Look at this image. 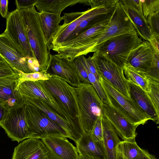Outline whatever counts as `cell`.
I'll use <instances>...</instances> for the list:
<instances>
[{
    "mask_svg": "<svg viewBox=\"0 0 159 159\" xmlns=\"http://www.w3.org/2000/svg\"><path fill=\"white\" fill-rule=\"evenodd\" d=\"M123 70L127 80L139 86L147 93L149 92V82L145 74L137 70L128 63L124 65Z\"/></svg>",
    "mask_w": 159,
    "mask_h": 159,
    "instance_id": "26",
    "label": "cell"
},
{
    "mask_svg": "<svg viewBox=\"0 0 159 159\" xmlns=\"http://www.w3.org/2000/svg\"><path fill=\"white\" fill-rule=\"evenodd\" d=\"M24 101L39 109L50 119L59 125L67 133L69 138L75 143L79 140L80 138L69 123L51 110L43 102L37 99L30 98L25 99Z\"/></svg>",
    "mask_w": 159,
    "mask_h": 159,
    "instance_id": "22",
    "label": "cell"
},
{
    "mask_svg": "<svg viewBox=\"0 0 159 159\" xmlns=\"http://www.w3.org/2000/svg\"><path fill=\"white\" fill-rule=\"evenodd\" d=\"M76 58L85 68L88 74L89 80L90 83L94 87L102 101L104 104H108L106 95L100 85L99 82L97 80L94 75L90 71L86 65L85 59V57L84 55H82Z\"/></svg>",
    "mask_w": 159,
    "mask_h": 159,
    "instance_id": "28",
    "label": "cell"
},
{
    "mask_svg": "<svg viewBox=\"0 0 159 159\" xmlns=\"http://www.w3.org/2000/svg\"><path fill=\"white\" fill-rule=\"evenodd\" d=\"M99 82L108 104L131 123L139 126L150 120L132 98L125 97L100 76Z\"/></svg>",
    "mask_w": 159,
    "mask_h": 159,
    "instance_id": "6",
    "label": "cell"
},
{
    "mask_svg": "<svg viewBox=\"0 0 159 159\" xmlns=\"http://www.w3.org/2000/svg\"><path fill=\"white\" fill-rule=\"evenodd\" d=\"M103 113L114 128L116 134L123 140L135 139L136 128L109 104H104Z\"/></svg>",
    "mask_w": 159,
    "mask_h": 159,
    "instance_id": "15",
    "label": "cell"
},
{
    "mask_svg": "<svg viewBox=\"0 0 159 159\" xmlns=\"http://www.w3.org/2000/svg\"><path fill=\"white\" fill-rule=\"evenodd\" d=\"M9 108L0 101V125L7 114Z\"/></svg>",
    "mask_w": 159,
    "mask_h": 159,
    "instance_id": "42",
    "label": "cell"
},
{
    "mask_svg": "<svg viewBox=\"0 0 159 159\" xmlns=\"http://www.w3.org/2000/svg\"><path fill=\"white\" fill-rule=\"evenodd\" d=\"M116 159H128L120 152L117 151Z\"/></svg>",
    "mask_w": 159,
    "mask_h": 159,
    "instance_id": "45",
    "label": "cell"
},
{
    "mask_svg": "<svg viewBox=\"0 0 159 159\" xmlns=\"http://www.w3.org/2000/svg\"><path fill=\"white\" fill-rule=\"evenodd\" d=\"M159 12L154 13L149 15L147 19L152 36L159 38Z\"/></svg>",
    "mask_w": 159,
    "mask_h": 159,
    "instance_id": "32",
    "label": "cell"
},
{
    "mask_svg": "<svg viewBox=\"0 0 159 159\" xmlns=\"http://www.w3.org/2000/svg\"><path fill=\"white\" fill-rule=\"evenodd\" d=\"M99 76L126 97L131 99L129 86L123 69L98 52L91 57Z\"/></svg>",
    "mask_w": 159,
    "mask_h": 159,
    "instance_id": "8",
    "label": "cell"
},
{
    "mask_svg": "<svg viewBox=\"0 0 159 159\" xmlns=\"http://www.w3.org/2000/svg\"><path fill=\"white\" fill-rule=\"evenodd\" d=\"M102 116V115L100 116L96 120L90 134L93 139L99 142H102L103 141Z\"/></svg>",
    "mask_w": 159,
    "mask_h": 159,
    "instance_id": "34",
    "label": "cell"
},
{
    "mask_svg": "<svg viewBox=\"0 0 159 159\" xmlns=\"http://www.w3.org/2000/svg\"><path fill=\"white\" fill-rule=\"evenodd\" d=\"M28 39L40 71H47L50 58V48L42 27L39 12L35 6L19 11Z\"/></svg>",
    "mask_w": 159,
    "mask_h": 159,
    "instance_id": "1",
    "label": "cell"
},
{
    "mask_svg": "<svg viewBox=\"0 0 159 159\" xmlns=\"http://www.w3.org/2000/svg\"><path fill=\"white\" fill-rule=\"evenodd\" d=\"M85 61L86 65L90 71L93 73L96 77L97 80L99 81L100 76L98 72L95 64L91 58V57L85 58Z\"/></svg>",
    "mask_w": 159,
    "mask_h": 159,
    "instance_id": "40",
    "label": "cell"
},
{
    "mask_svg": "<svg viewBox=\"0 0 159 159\" xmlns=\"http://www.w3.org/2000/svg\"><path fill=\"white\" fill-rule=\"evenodd\" d=\"M38 0H16L15 1L16 10L20 11L22 9L30 8L35 6Z\"/></svg>",
    "mask_w": 159,
    "mask_h": 159,
    "instance_id": "39",
    "label": "cell"
},
{
    "mask_svg": "<svg viewBox=\"0 0 159 159\" xmlns=\"http://www.w3.org/2000/svg\"><path fill=\"white\" fill-rule=\"evenodd\" d=\"M12 159H56L41 139H27L14 148Z\"/></svg>",
    "mask_w": 159,
    "mask_h": 159,
    "instance_id": "14",
    "label": "cell"
},
{
    "mask_svg": "<svg viewBox=\"0 0 159 159\" xmlns=\"http://www.w3.org/2000/svg\"><path fill=\"white\" fill-rule=\"evenodd\" d=\"M136 30L130 19L119 2L116 6L108 24L101 33L93 37L77 52L75 57L97 52L101 46L107 40Z\"/></svg>",
    "mask_w": 159,
    "mask_h": 159,
    "instance_id": "4",
    "label": "cell"
},
{
    "mask_svg": "<svg viewBox=\"0 0 159 159\" xmlns=\"http://www.w3.org/2000/svg\"><path fill=\"white\" fill-rule=\"evenodd\" d=\"M143 150L138 145L135 139L121 141L117 147V150L128 159H138Z\"/></svg>",
    "mask_w": 159,
    "mask_h": 159,
    "instance_id": "27",
    "label": "cell"
},
{
    "mask_svg": "<svg viewBox=\"0 0 159 159\" xmlns=\"http://www.w3.org/2000/svg\"><path fill=\"white\" fill-rule=\"evenodd\" d=\"M16 73L0 55V78L13 75Z\"/></svg>",
    "mask_w": 159,
    "mask_h": 159,
    "instance_id": "37",
    "label": "cell"
},
{
    "mask_svg": "<svg viewBox=\"0 0 159 159\" xmlns=\"http://www.w3.org/2000/svg\"><path fill=\"white\" fill-rule=\"evenodd\" d=\"M76 144L79 155L92 159H106L103 142L95 141L89 133L84 132Z\"/></svg>",
    "mask_w": 159,
    "mask_h": 159,
    "instance_id": "20",
    "label": "cell"
},
{
    "mask_svg": "<svg viewBox=\"0 0 159 159\" xmlns=\"http://www.w3.org/2000/svg\"><path fill=\"white\" fill-rule=\"evenodd\" d=\"M148 80L149 82L150 92L148 93L157 112L159 113V82Z\"/></svg>",
    "mask_w": 159,
    "mask_h": 159,
    "instance_id": "31",
    "label": "cell"
},
{
    "mask_svg": "<svg viewBox=\"0 0 159 159\" xmlns=\"http://www.w3.org/2000/svg\"><path fill=\"white\" fill-rule=\"evenodd\" d=\"M47 72L59 76L74 87L81 83L75 69L73 60L63 57L58 53L50 54Z\"/></svg>",
    "mask_w": 159,
    "mask_h": 159,
    "instance_id": "13",
    "label": "cell"
},
{
    "mask_svg": "<svg viewBox=\"0 0 159 159\" xmlns=\"http://www.w3.org/2000/svg\"><path fill=\"white\" fill-rule=\"evenodd\" d=\"M138 159H157L153 155L147 150L143 149L142 153Z\"/></svg>",
    "mask_w": 159,
    "mask_h": 159,
    "instance_id": "44",
    "label": "cell"
},
{
    "mask_svg": "<svg viewBox=\"0 0 159 159\" xmlns=\"http://www.w3.org/2000/svg\"><path fill=\"white\" fill-rule=\"evenodd\" d=\"M16 73L13 75L0 78V101L9 108L24 102L18 89L19 76Z\"/></svg>",
    "mask_w": 159,
    "mask_h": 159,
    "instance_id": "16",
    "label": "cell"
},
{
    "mask_svg": "<svg viewBox=\"0 0 159 159\" xmlns=\"http://www.w3.org/2000/svg\"><path fill=\"white\" fill-rule=\"evenodd\" d=\"M4 33L28 58H35L18 10L8 12Z\"/></svg>",
    "mask_w": 159,
    "mask_h": 159,
    "instance_id": "11",
    "label": "cell"
},
{
    "mask_svg": "<svg viewBox=\"0 0 159 159\" xmlns=\"http://www.w3.org/2000/svg\"><path fill=\"white\" fill-rule=\"evenodd\" d=\"M156 53L150 42L145 41L130 52L126 63L147 74L150 70Z\"/></svg>",
    "mask_w": 159,
    "mask_h": 159,
    "instance_id": "17",
    "label": "cell"
},
{
    "mask_svg": "<svg viewBox=\"0 0 159 159\" xmlns=\"http://www.w3.org/2000/svg\"><path fill=\"white\" fill-rule=\"evenodd\" d=\"M119 0H88L86 5L90 6L91 8L104 7L110 8L115 6Z\"/></svg>",
    "mask_w": 159,
    "mask_h": 159,
    "instance_id": "36",
    "label": "cell"
},
{
    "mask_svg": "<svg viewBox=\"0 0 159 159\" xmlns=\"http://www.w3.org/2000/svg\"><path fill=\"white\" fill-rule=\"evenodd\" d=\"M0 55L13 70L16 69L25 73H33L28 58L4 32L0 34Z\"/></svg>",
    "mask_w": 159,
    "mask_h": 159,
    "instance_id": "12",
    "label": "cell"
},
{
    "mask_svg": "<svg viewBox=\"0 0 159 159\" xmlns=\"http://www.w3.org/2000/svg\"><path fill=\"white\" fill-rule=\"evenodd\" d=\"M56 159H78L76 148L67 138L50 136L41 139Z\"/></svg>",
    "mask_w": 159,
    "mask_h": 159,
    "instance_id": "18",
    "label": "cell"
},
{
    "mask_svg": "<svg viewBox=\"0 0 159 159\" xmlns=\"http://www.w3.org/2000/svg\"><path fill=\"white\" fill-rule=\"evenodd\" d=\"M75 89L79 124L84 132L91 134L96 120L103 114L104 103L90 84L80 83Z\"/></svg>",
    "mask_w": 159,
    "mask_h": 159,
    "instance_id": "2",
    "label": "cell"
},
{
    "mask_svg": "<svg viewBox=\"0 0 159 159\" xmlns=\"http://www.w3.org/2000/svg\"><path fill=\"white\" fill-rule=\"evenodd\" d=\"M24 106L29 138L42 139L50 136L69 138L65 131L43 112L25 101Z\"/></svg>",
    "mask_w": 159,
    "mask_h": 159,
    "instance_id": "7",
    "label": "cell"
},
{
    "mask_svg": "<svg viewBox=\"0 0 159 159\" xmlns=\"http://www.w3.org/2000/svg\"><path fill=\"white\" fill-rule=\"evenodd\" d=\"M8 0H0V14L2 17L6 18L8 13Z\"/></svg>",
    "mask_w": 159,
    "mask_h": 159,
    "instance_id": "41",
    "label": "cell"
},
{
    "mask_svg": "<svg viewBox=\"0 0 159 159\" xmlns=\"http://www.w3.org/2000/svg\"><path fill=\"white\" fill-rule=\"evenodd\" d=\"M127 81L131 98L150 118V120L158 124L159 113L157 112L148 93L139 86L130 81Z\"/></svg>",
    "mask_w": 159,
    "mask_h": 159,
    "instance_id": "19",
    "label": "cell"
},
{
    "mask_svg": "<svg viewBox=\"0 0 159 159\" xmlns=\"http://www.w3.org/2000/svg\"><path fill=\"white\" fill-rule=\"evenodd\" d=\"M150 42L155 49L156 52L159 54V38H156L152 36Z\"/></svg>",
    "mask_w": 159,
    "mask_h": 159,
    "instance_id": "43",
    "label": "cell"
},
{
    "mask_svg": "<svg viewBox=\"0 0 159 159\" xmlns=\"http://www.w3.org/2000/svg\"><path fill=\"white\" fill-rule=\"evenodd\" d=\"M143 16L147 20L150 15L159 12V0H141Z\"/></svg>",
    "mask_w": 159,
    "mask_h": 159,
    "instance_id": "30",
    "label": "cell"
},
{
    "mask_svg": "<svg viewBox=\"0 0 159 159\" xmlns=\"http://www.w3.org/2000/svg\"><path fill=\"white\" fill-rule=\"evenodd\" d=\"M102 118L103 143L106 159H116L117 147L121 140L113 126L103 113Z\"/></svg>",
    "mask_w": 159,
    "mask_h": 159,
    "instance_id": "21",
    "label": "cell"
},
{
    "mask_svg": "<svg viewBox=\"0 0 159 159\" xmlns=\"http://www.w3.org/2000/svg\"><path fill=\"white\" fill-rule=\"evenodd\" d=\"M149 80L159 82V54L156 53L149 72L145 74Z\"/></svg>",
    "mask_w": 159,
    "mask_h": 159,
    "instance_id": "33",
    "label": "cell"
},
{
    "mask_svg": "<svg viewBox=\"0 0 159 159\" xmlns=\"http://www.w3.org/2000/svg\"><path fill=\"white\" fill-rule=\"evenodd\" d=\"M18 89L24 100L30 98L37 99L43 102L69 123L80 139L84 132L78 122L71 117L60 101L44 85L41 80L23 81L19 84Z\"/></svg>",
    "mask_w": 159,
    "mask_h": 159,
    "instance_id": "3",
    "label": "cell"
},
{
    "mask_svg": "<svg viewBox=\"0 0 159 159\" xmlns=\"http://www.w3.org/2000/svg\"><path fill=\"white\" fill-rule=\"evenodd\" d=\"M0 126L12 141L18 143L29 138L24 104L9 108Z\"/></svg>",
    "mask_w": 159,
    "mask_h": 159,
    "instance_id": "10",
    "label": "cell"
},
{
    "mask_svg": "<svg viewBox=\"0 0 159 159\" xmlns=\"http://www.w3.org/2000/svg\"><path fill=\"white\" fill-rule=\"evenodd\" d=\"M142 42L136 31L125 33L105 42L98 52L123 69L130 52Z\"/></svg>",
    "mask_w": 159,
    "mask_h": 159,
    "instance_id": "5",
    "label": "cell"
},
{
    "mask_svg": "<svg viewBox=\"0 0 159 159\" xmlns=\"http://www.w3.org/2000/svg\"><path fill=\"white\" fill-rule=\"evenodd\" d=\"M13 70L15 73H17L19 76V84L22 82L25 81H36L39 80H48L52 76V75L46 71H39L30 73H25L16 69H14Z\"/></svg>",
    "mask_w": 159,
    "mask_h": 159,
    "instance_id": "29",
    "label": "cell"
},
{
    "mask_svg": "<svg viewBox=\"0 0 159 159\" xmlns=\"http://www.w3.org/2000/svg\"><path fill=\"white\" fill-rule=\"evenodd\" d=\"M119 2L123 5L134 9L143 15L142 3L140 0H120Z\"/></svg>",
    "mask_w": 159,
    "mask_h": 159,
    "instance_id": "38",
    "label": "cell"
},
{
    "mask_svg": "<svg viewBox=\"0 0 159 159\" xmlns=\"http://www.w3.org/2000/svg\"><path fill=\"white\" fill-rule=\"evenodd\" d=\"M78 159H92L90 158L84 157L82 156H81L80 155H79V156Z\"/></svg>",
    "mask_w": 159,
    "mask_h": 159,
    "instance_id": "46",
    "label": "cell"
},
{
    "mask_svg": "<svg viewBox=\"0 0 159 159\" xmlns=\"http://www.w3.org/2000/svg\"><path fill=\"white\" fill-rule=\"evenodd\" d=\"M41 26L48 45L50 47L53 37L59 30L63 20L61 14L44 11L39 12Z\"/></svg>",
    "mask_w": 159,
    "mask_h": 159,
    "instance_id": "23",
    "label": "cell"
},
{
    "mask_svg": "<svg viewBox=\"0 0 159 159\" xmlns=\"http://www.w3.org/2000/svg\"><path fill=\"white\" fill-rule=\"evenodd\" d=\"M88 0H38L35 6L39 12L60 13L69 6L78 3L86 5Z\"/></svg>",
    "mask_w": 159,
    "mask_h": 159,
    "instance_id": "25",
    "label": "cell"
},
{
    "mask_svg": "<svg viewBox=\"0 0 159 159\" xmlns=\"http://www.w3.org/2000/svg\"><path fill=\"white\" fill-rule=\"evenodd\" d=\"M73 61L75 70L80 82L90 84L87 72L84 66L77 58L74 59Z\"/></svg>",
    "mask_w": 159,
    "mask_h": 159,
    "instance_id": "35",
    "label": "cell"
},
{
    "mask_svg": "<svg viewBox=\"0 0 159 159\" xmlns=\"http://www.w3.org/2000/svg\"><path fill=\"white\" fill-rule=\"evenodd\" d=\"M119 3L132 23L136 31L140 37L145 41L150 42L152 34L147 20L143 15L129 7Z\"/></svg>",
    "mask_w": 159,
    "mask_h": 159,
    "instance_id": "24",
    "label": "cell"
},
{
    "mask_svg": "<svg viewBox=\"0 0 159 159\" xmlns=\"http://www.w3.org/2000/svg\"><path fill=\"white\" fill-rule=\"evenodd\" d=\"M41 80L44 85L60 101L71 117L78 122L79 109L75 87L55 75H52L48 80Z\"/></svg>",
    "mask_w": 159,
    "mask_h": 159,
    "instance_id": "9",
    "label": "cell"
}]
</instances>
